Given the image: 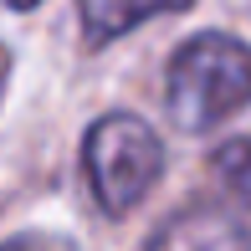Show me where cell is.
Wrapping results in <instances>:
<instances>
[{
    "mask_svg": "<svg viewBox=\"0 0 251 251\" xmlns=\"http://www.w3.org/2000/svg\"><path fill=\"white\" fill-rule=\"evenodd\" d=\"M169 118L190 133L236 118L251 102V47L226 31H200L169 56Z\"/></svg>",
    "mask_w": 251,
    "mask_h": 251,
    "instance_id": "cell-1",
    "label": "cell"
},
{
    "mask_svg": "<svg viewBox=\"0 0 251 251\" xmlns=\"http://www.w3.org/2000/svg\"><path fill=\"white\" fill-rule=\"evenodd\" d=\"M82 175L98 210L123 221L164 175V144L139 113H102L82 139Z\"/></svg>",
    "mask_w": 251,
    "mask_h": 251,
    "instance_id": "cell-2",
    "label": "cell"
},
{
    "mask_svg": "<svg viewBox=\"0 0 251 251\" xmlns=\"http://www.w3.org/2000/svg\"><path fill=\"white\" fill-rule=\"evenodd\" d=\"M149 251H251V236L221 205H190L154 231Z\"/></svg>",
    "mask_w": 251,
    "mask_h": 251,
    "instance_id": "cell-3",
    "label": "cell"
},
{
    "mask_svg": "<svg viewBox=\"0 0 251 251\" xmlns=\"http://www.w3.org/2000/svg\"><path fill=\"white\" fill-rule=\"evenodd\" d=\"M195 0H77V16H82V36L93 47H108L123 31H133L139 21L154 16H175V10H190Z\"/></svg>",
    "mask_w": 251,
    "mask_h": 251,
    "instance_id": "cell-4",
    "label": "cell"
},
{
    "mask_svg": "<svg viewBox=\"0 0 251 251\" xmlns=\"http://www.w3.org/2000/svg\"><path fill=\"white\" fill-rule=\"evenodd\" d=\"M210 169L226 185V195L251 210V139H226L221 149L210 154Z\"/></svg>",
    "mask_w": 251,
    "mask_h": 251,
    "instance_id": "cell-5",
    "label": "cell"
},
{
    "mask_svg": "<svg viewBox=\"0 0 251 251\" xmlns=\"http://www.w3.org/2000/svg\"><path fill=\"white\" fill-rule=\"evenodd\" d=\"M0 251H56V241H47V236H10Z\"/></svg>",
    "mask_w": 251,
    "mask_h": 251,
    "instance_id": "cell-6",
    "label": "cell"
},
{
    "mask_svg": "<svg viewBox=\"0 0 251 251\" xmlns=\"http://www.w3.org/2000/svg\"><path fill=\"white\" fill-rule=\"evenodd\" d=\"M5 77H10V51L0 47V93H5Z\"/></svg>",
    "mask_w": 251,
    "mask_h": 251,
    "instance_id": "cell-7",
    "label": "cell"
},
{
    "mask_svg": "<svg viewBox=\"0 0 251 251\" xmlns=\"http://www.w3.org/2000/svg\"><path fill=\"white\" fill-rule=\"evenodd\" d=\"M5 5H10V10H36L41 0H5Z\"/></svg>",
    "mask_w": 251,
    "mask_h": 251,
    "instance_id": "cell-8",
    "label": "cell"
}]
</instances>
